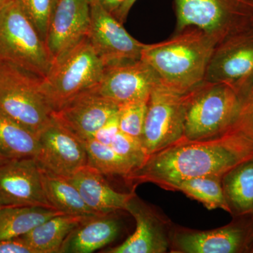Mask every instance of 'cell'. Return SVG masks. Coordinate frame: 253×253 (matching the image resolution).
I'll return each instance as SVG.
<instances>
[{"label":"cell","mask_w":253,"mask_h":253,"mask_svg":"<svg viewBox=\"0 0 253 253\" xmlns=\"http://www.w3.org/2000/svg\"><path fill=\"white\" fill-rule=\"evenodd\" d=\"M253 156V141L236 131L206 140L182 139L151 155L141 167L124 179L134 186L152 183L174 191L178 184L203 176L222 177L240 163Z\"/></svg>","instance_id":"1"},{"label":"cell","mask_w":253,"mask_h":253,"mask_svg":"<svg viewBox=\"0 0 253 253\" xmlns=\"http://www.w3.org/2000/svg\"><path fill=\"white\" fill-rule=\"evenodd\" d=\"M217 42L196 28L176 33L168 41L146 44L141 59L169 89L185 94L202 83Z\"/></svg>","instance_id":"2"},{"label":"cell","mask_w":253,"mask_h":253,"mask_svg":"<svg viewBox=\"0 0 253 253\" xmlns=\"http://www.w3.org/2000/svg\"><path fill=\"white\" fill-rule=\"evenodd\" d=\"M241 96L229 84L204 81L186 94L184 137L206 140L230 130L239 111Z\"/></svg>","instance_id":"3"},{"label":"cell","mask_w":253,"mask_h":253,"mask_svg":"<svg viewBox=\"0 0 253 253\" xmlns=\"http://www.w3.org/2000/svg\"><path fill=\"white\" fill-rule=\"evenodd\" d=\"M106 66L87 38L53 63L41 89L53 113L70 99L98 86Z\"/></svg>","instance_id":"4"},{"label":"cell","mask_w":253,"mask_h":253,"mask_svg":"<svg viewBox=\"0 0 253 253\" xmlns=\"http://www.w3.org/2000/svg\"><path fill=\"white\" fill-rule=\"evenodd\" d=\"M41 80L16 65L0 61V110L36 135L53 115L42 91Z\"/></svg>","instance_id":"5"},{"label":"cell","mask_w":253,"mask_h":253,"mask_svg":"<svg viewBox=\"0 0 253 253\" xmlns=\"http://www.w3.org/2000/svg\"><path fill=\"white\" fill-rule=\"evenodd\" d=\"M0 61L44 78L53 61L45 42L16 0L0 10Z\"/></svg>","instance_id":"6"},{"label":"cell","mask_w":253,"mask_h":253,"mask_svg":"<svg viewBox=\"0 0 253 253\" xmlns=\"http://www.w3.org/2000/svg\"><path fill=\"white\" fill-rule=\"evenodd\" d=\"M176 33L196 28L218 43L253 26V6L245 0H174Z\"/></svg>","instance_id":"7"},{"label":"cell","mask_w":253,"mask_h":253,"mask_svg":"<svg viewBox=\"0 0 253 253\" xmlns=\"http://www.w3.org/2000/svg\"><path fill=\"white\" fill-rule=\"evenodd\" d=\"M186 94L174 92L158 81L150 94L141 144L148 157L184 137Z\"/></svg>","instance_id":"8"},{"label":"cell","mask_w":253,"mask_h":253,"mask_svg":"<svg viewBox=\"0 0 253 253\" xmlns=\"http://www.w3.org/2000/svg\"><path fill=\"white\" fill-rule=\"evenodd\" d=\"M169 252L253 253V214L234 217L227 225L212 230L173 228Z\"/></svg>","instance_id":"9"},{"label":"cell","mask_w":253,"mask_h":253,"mask_svg":"<svg viewBox=\"0 0 253 253\" xmlns=\"http://www.w3.org/2000/svg\"><path fill=\"white\" fill-rule=\"evenodd\" d=\"M204 81L224 83L244 94L253 82V26L218 43Z\"/></svg>","instance_id":"10"},{"label":"cell","mask_w":253,"mask_h":253,"mask_svg":"<svg viewBox=\"0 0 253 253\" xmlns=\"http://www.w3.org/2000/svg\"><path fill=\"white\" fill-rule=\"evenodd\" d=\"M34 159L41 170L68 178L88 165L83 141L55 119L38 134Z\"/></svg>","instance_id":"11"},{"label":"cell","mask_w":253,"mask_h":253,"mask_svg":"<svg viewBox=\"0 0 253 253\" xmlns=\"http://www.w3.org/2000/svg\"><path fill=\"white\" fill-rule=\"evenodd\" d=\"M87 39L106 66L140 59L146 46L129 34L97 0L91 1Z\"/></svg>","instance_id":"12"},{"label":"cell","mask_w":253,"mask_h":253,"mask_svg":"<svg viewBox=\"0 0 253 253\" xmlns=\"http://www.w3.org/2000/svg\"><path fill=\"white\" fill-rule=\"evenodd\" d=\"M0 206L54 209L46 199L41 169L34 158L9 159L0 164Z\"/></svg>","instance_id":"13"},{"label":"cell","mask_w":253,"mask_h":253,"mask_svg":"<svg viewBox=\"0 0 253 253\" xmlns=\"http://www.w3.org/2000/svg\"><path fill=\"white\" fill-rule=\"evenodd\" d=\"M91 1L57 0L46 38V47L54 63L87 38Z\"/></svg>","instance_id":"14"},{"label":"cell","mask_w":253,"mask_h":253,"mask_svg":"<svg viewBox=\"0 0 253 253\" xmlns=\"http://www.w3.org/2000/svg\"><path fill=\"white\" fill-rule=\"evenodd\" d=\"M157 75L142 60L126 61L106 66L96 90L118 105L134 101H148Z\"/></svg>","instance_id":"15"},{"label":"cell","mask_w":253,"mask_h":253,"mask_svg":"<svg viewBox=\"0 0 253 253\" xmlns=\"http://www.w3.org/2000/svg\"><path fill=\"white\" fill-rule=\"evenodd\" d=\"M96 86L70 99L53 117L81 140L91 139L119 111L120 105L104 97Z\"/></svg>","instance_id":"16"},{"label":"cell","mask_w":253,"mask_h":253,"mask_svg":"<svg viewBox=\"0 0 253 253\" xmlns=\"http://www.w3.org/2000/svg\"><path fill=\"white\" fill-rule=\"evenodd\" d=\"M126 211L135 219V231L122 244L103 253H165L170 250L173 228L135 194L128 201Z\"/></svg>","instance_id":"17"},{"label":"cell","mask_w":253,"mask_h":253,"mask_svg":"<svg viewBox=\"0 0 253 253\" xmlns=\"http://www.w3.org/2000/svg\"><path fill=\"white\" fill-rule=\"evenodd\" d=\"M67 179L77 188L86 204L99 214L126 211L128 201L135 194L134 191L129 194L115 191L104 174L89 165Z\"/></svg>","instance_id":"18"},{"label":"cell","mask_w":253,"mask_h":253,"mask_svg":"<svg viewBox=\"0 0 253 253\" xmlns=\"http://www.w3.org/2000/svg\"><path fill=\"white\" fill-rule=\"evenodd\" d=\"M113 214L94 216L86 219L67 236L61 253H91L116 240L121 224Z\"/></svg>","instance_id":"19"},{"label":"cell","mask_w":253,"mask_h":253,"mask_svg":"<svg viewBox=\"0 0 253 253\" xmlns=\"http://www.w3.org/2000/svg\"><path fill=\"white\" fill-rule=\"evenodd\" d=\"M89 217L60 214L50 218L18 239L31 248L35 253H60L67 236Z\"/></svg>","instance_id":"20"},{"label":"cell","mask_w":253,"mask_h":253,"mask_svg":"<svg viewBox=\"0 0 253 253\" xmlns=\"http://www.w3.org/2000/svg\"><path fill=\"white\" fill-rule=\"evenodd\" d=\"M221 185L233 217L253 214V156L226 172Z\"/></svg>","instance_id":"21"},{"label":"cell","mask_w":253,"mask_h":253,"mask_svg":"<svg viewBox=\"0 0 253 253\" xmlns=\"http://www.w3.org/2000/svg\"><path fill=\"white\" fill-rule=\"evenodd\" d=\"M64 213L38 206L3 207L0 209V242L21 237L55 216Z\"/></svg>","instance_id":"22"},{"label":"cell","mask_w":253,"mask_h":253,"mask_svg":"<svg viewBox=\"0 0 253 253\" xmlns=\"http://www.w3.org/2000/svg\"><path fill=\"white\" fill-rule=\"evenodd\" d=\"M41 172L44 194L54 209L71 215H103L95 212L86 204L77 188L67 178L42 170Z\"/></svg>","instance_id":"23"},{"label":"cell","mask_w":253,"mask_h":253,"mask_svg":"<svg viewBox=\"0 0 253 253\" xmlns=\"http://www.w3.org/2000/svg\"><path fill=\"white\" fill-rule=\"evenodd\" d=\"M38 135L0 110V153L8 159L35 158Z\"/></svg>","instance_id":"24"},{"label":"cell","mask_w":253,"mask_h":253,"mask_svg":"<svg viewBox=\"0 0 253 253\" xmlns=\"http://www.w3.org/2000/svg\"><path fill=\"white\" fill-rule=\"evenodd\" d=\"M174 191H181L191 199L199 201L208 210L220 208L230 213L221 185V177L219 176L187 179L178 184Z\"/></svg>","instance_id":"25"},{"label":"cell","mask_w":253,"mask_h":253,"mask_svg":"<svg viewBox=\"0 0 253 253\" xmlns=\"http://www.w3.org/2000/svg\"><path fill=\"white\" fill-rule=\"evenodd\" d=\"M87 154L88 165L104 175H118L126 177L136 169L129 161L120 156L110 145L95 139L83 141Z\"/></svg>","instance_id":"26"},{"label":"cell","mask_w":253,"mask_h":253,"mask_svg":"<svg viewBox=\"0 0 253 253\" xmlns=\"http://www.w3.org/2000/svg\"><path fill=\"white\" fill-rule=\"evenodd\" d=\"M147 102L134 101L120 106L118 111L120 131L141 140L147 111Z\"/></svg>","instance_id":"27"},{"label":"cell","mask_w":253,"mask_h":253,"mask_svg":"<svg viewBox=\"0 0 253 253\" xmlns=\"http://www.w3.org/2000/svg\"><path fill=\"white\" fill-rule=\"evenodd\" d=\"M46 43L48 29L57 0H16Z\"/></svg>","instance_id":"28"},{"label":"cell","mask_w":253,"mask_h":253,"mask_svg":"<svg viewBox=\"0 0 253 253\" xmlns=\"http://www.w3.org/2000/svg\"><path fill=\"white\" fill-rule=\"evenodd\" d=\"M110 146L120 156L132 163L136 169L141 167L148 158L141 140L121 131L115 136Z\"/></svg>","instance_id":"29"},{"label":"cell","mask_w":253,"mask_h":253,"mask_svg":"<svg viewBox=\"0 0 253 253\" xmlns=\"http://www.w3.org/2000/svg\"><path fill=\"white\" fill-rule=\"evenodd\" d=\"M229 131L241 133L253 141V82L241 96L239 111Z\"/></svg>","instance_id":"30"},{"label":"cell","mask_w":253,"mask_h":253,"mask_svg":"<svg viewBox=\"0 0 253 253\" xmlns=\"http://www.w3.org/2000/svg\"><path fill=\"white\" fill-rule=\"evenodd\" d=\"M120 131L119 122H118V113L113 116L93 136V139L106 145L112 142L115 136ZM91 138V139H92Z\"/></svg>","instance_id":"31"},{"label":"cell","mask_w":253,"mask_h":253,"mask_svg":"<svg viewBox=\"0 0 253 253\" xmlns=\"http://www.w3.org/2000/svg\"><path fill=\"white\" fill-rule=\"evenodd\" d=\"M0 253H35L31 248L21 239L9 240L0 242Z\"/></svg>","instance_id":"32"},{"label":"cell","mask_w":253,"mask_h":253,"mask_svg":"<svg viewBox=\"0 0 253 253\" xmlns=\"http://www.w3.org/2000/svg\"><path fill=\"white\" fill-rule=\"evenodd\" d=\"M97 1L105 9L114 15L126 3V0H97Z\"/></svg>","instance_id":"33"},{"label":"cell","mask_w":253,"mask_h":253,"mask_svg":"<svg viewBox=\"0 0 253 253\" xmlns=\"http://www.w3.org/2000/svg\"><path fill=\"white\" fill-rule=\"evenodd\" d=\"M136 1L137 0H126V3L120 8V9L113 16L117 18L120 22L122 23L126 22L129 11H130L131 7Z\"/></svg>","instance_id":"34"},{"label":"cell","mask_w":253,"mask_h":253,"mask_svg":"<svg viewBox=\"0 0 253 253\" xmlns=\"http://www.w3.org/2000/svg\"><path fill=\"white\" fill-rule=\"evenodd\" d=\"M14 1V0H0V10Z\"/></svg>","instance_id":"35"},{"label":"cell","mask_w":253,"mask_h":253,"mask_svg":"<svg viewBox=\"0 0 253 253\" xmlns=\"http://www.w3.org/2000/svg\"><path fill=\"white\" fill-rule=\"evenodd\" d=\"M9 159H8L7 158L5 157V156H3V155L0 153V164L6 162V161H7Z\"/></svg>","instance_id":"36"},{"label":"cell","mask_w":253,"mask_h":253,"mask_svg":"<svg viewBox=\"0 0 253 253\" xmlns=\"http://www.w3.org/2000/svg\"><path fill=\"white\" fill-rule=\"evenodd\" d=\"M246 2L249 3V4H251V6H253V0H245Z\"/></svg>","instance_id":"37"},{"label":"cell","mask_w":253,"mask_h":253,"mask_svg":"<svg viewBox=\"0 0 253 253\" xmlns=\"http://www.w3.org/2000/svg\"><path fill=\"white\" fill-rule=\"evenodd\" d=\"M1 208H3L2 206H0V209H1Z\"/></svg>","instance_id":"38"}]
</instances>
